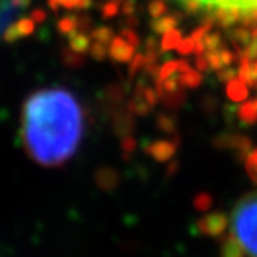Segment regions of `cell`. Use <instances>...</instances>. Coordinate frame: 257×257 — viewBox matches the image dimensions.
Wrapping results in <instances>:
<instances>
[{
    "mask_svg": "<svg viewBox=\"0 0 257 257\" xmlns=\"http://www.w3.org/2000/svg\"><path fill=\"white\" fill-rule=\"evenodd\" d=\"M84 135V113L70 91L44 88L24 107L22 137L33 160L58 166L75 155Z\"/></svg>",
    "mask_w": 257,
    "mask_h": 257,
    "instance_id": "cell-1",
    "label": "cell"
},
{
    "mask_svg": "<svg viewBox=\"0 0 257 257\" xmlns=\"http://www.w3.org/2000/svg\"><path fill=\"white\" fill-rule=\"evenodd\" d=\"M226 232L225 257H257V192L237 201Z\"/></svg>",
    "mask_w": 257,
    "mask_h": 257,
    "instance_id": "cell-2",
    "label": "cell"
},
{
    "mask_svg": "<svg viewBox=\"0 0 257 257\" xmlns=\"http://www.w3.org/2000/svg\"><path fill=\"white\" fill-rule=\"evenodd\" d=\"M181 19H183V16H181L180 13H175V14H172V16H166V17H161V19L154 21V22L151 24V27H152V30H154L155 33L161 34V33H166V31H169L171 28H174V27L178 24V21H181Z\"/></svg>",
    "mask_w": 257,
    "mask_h": 257,
    "instance_id": "cell-3",
    "label": "cell"
},
{
    "mask_svg": "<svg viewBox=\"0 0 257 257\" xmlns=\"http://www.w3.org/2000/svg\"><path fill=\"white\" fill-rule=\"evenodd\" d=\"M132 53H134V48L125 45L122 39H119V38L113 39L112 48H110V54H112L113 58H116L118 61L124 62V61H127L128 58L132 56Z\"/></svg>",
    "mask_w": 257,
    "mask_h": 257,
    "instance_id": "cell-4",
    "label": "cell"
},
{
    "mask_svg": "<svg viewBox=\"0 0 257 257\" xmlns=\"http://www.w3.org/2000/svg\"><path fill=\"white\" fill-rule=\"evenodd\" d=\"M226 10H237L240 14H254L257 10V0H228Z\"/></svg>",
    "mask_w": 257,
    "mask_h": 257,
    "instance_id": "cell-5",
    "label": "cell"
},
{
    "mask_svg": "<svg viewBox=\"0 0 257 257\" xmlns=\"http://www.w3.org/2000/svg\"><path fill=\"white\" fill-rule=\"evenodd\" d=\"M78 28V17L76 16H65L58 22V30L62 34H73Z\"/></svg>",
    "mask_w": 257,
    "mask_h": 257,
    "instance_id": "cell-6",
    "label": "cell"
},
{
    "mask_svg": "<svg viewBox=\"0 0 257 257\" xmlns=\"http://www.w3.org/2000/svg\"><path fill=\"white\" fill-rule=\"evenodd\" d=\"M148 11H149L151 17L160 19V17L168 11V5L164 4V0H152V2L148 5Z\"/></svg>",
    "mask_w": 257,
    "mask_h": 257,
    "instance_id": "cell-7",
    "label": "cell"
},
{
    "mask_svg": "<svg viewBox=\"0 0 257 257\" xmlns=\"http://www.w3.org/2000/svg\"><path fill=\"white\" fill-rule=\"evenodd\" d=\"M70 44L73 47V50L76 51H85L88 48V38L85 34H76L73 33L70 34Z\"/></svg>",
    "mask_w": 257,
    "mask_h": 257,
    "instance_id": "cell-8",
    "label": "cell"
},
{
    "mask_svg": "<svg viewBox=\"0 0 257 257\" xmlns=\"http://www.w3.org/2000/svg\"><path fill=\"white\" fill-rule=\"evenodd\" d=\"M180 36H181V33L177 31V30H169V31H166V36H164V39H163V42H161L163 48H164V50H171V48H174V47L178 44V41H180Z\"/></svg>",
    "mask_w": 257,
    "mask_h": 257,
    "instance_id": "cell-9",
    "label": "cell"
},
{
    "mask_svg": "<svg viewBox=\"0 0 257 257\" xmlns=\"http://www.w3.org/2000/svg\"><path fill=\"white\" fill-rule=\"evenodd\" d=\"M16 28L21 38H25V36H30L34 31V22L31 19H21L16 24Z\"/></svg>",
    "mask_w": 257,
    "mask_h": 257,
    "instance_id": "cell-10",
    "label": "cell"
},
{
    "mask_svg": "<svg viewBox=\"0 0 257 257\" xmlns=\"http://www.w3.org/2000/svg\"><path fill=\"white\" fill-rule=\"evenodd\" d=\"M101 11H102V17L104 19H112V17H115L118 13H119V4L116 2H108V4H104L102 5V8H101Z\"/></svg>",
    "mask_w": 257,
    "mask_h": 257,
    "instance_id": "cell-11",
    "label": "cell"
},
{
    "mask_svg": "<svg viewBox=\"0 0 257 257\" xmlns=\"http://www.w3.org/2000/svg\"><path fill=\"white\" fill-rule=\"evenodd\" d=\"M91 36H93V38L99 42H108L110 39H112L113 31L108 27H101V28H96L93 33H91Z\"/></svg>",
    "mask_w": 257,
    "mask_h": 257,
    "instance_id": "cell-12",
    "label": "cell"
},
{
    "mask_svg": "<svg viewBox=\"0 0 257 257\" xmlns=\"http://www.w3.org/2000/svg\"><path fill=\"white\" fill-rule=\"evenodd\" d=\"M180 4L188 14H197L201 8H203V4L197 2V0H180Z\"/></svg>",
    "mask_w": 257,
    "mask_h": 257,
    "instance_id": "cell-13",
    "label": "cell"
},
{
    "mask_svg": "<svg viewBox=\"0 0 257 257\" xmlns=\"http://www.w3.org/2000/svg\"><path fill=\"white\" fill-rule=\"evenodd\" d=\"M30 19L34 22V24H44L47 21V13L41 8H36L31 11V16H30Z\"/></svg>",
    "mask_w": 257,
    "mask_h": 257,
    "instance_id": "cell-14",
    "label": "cell"
},
{
    "mask_svg": "<svg viewBox=\"0 0 257 257\" xmlns=\"http://www.w3.org/2000/svg\"><path fill=\"white\" fill-rule=\"evenodd\" d=\"M17 38H21V36H19V33H17L16 25L13 24V25L8 27V30H7V33H5V36H4V39H5L7 42H14Z\"/></svg>",
    "mask_w": 257,
    "mask_h": 257,
    "instance_id": "cell-15",
    "label": "cell"
},
{
    "mask_svg": "<svg viewBox=\"0 0 257 257\" xmlns=\"http://www.w3.org/2000/svg\"><path fill=\"white\" fill-rule=\"evenodd\" d=\"M135 8H137V2H135V0H124L121 11H122V14H125V16H132L134 11H135Z\"/></svg>",
    "mask_w": 257,
    "mask_h": 257,
    "instance_id": "cell-16",
    "label": "cell"
},
{
    "mask_svg": "<svg viewBox=\"0 0 257 257\" xmlns=\"http://www.w3.org/2000/svg\"><path fill=\"white\" fill-rule=\"evenodd\" d=\"M10 4L14 10L21 11V10H25L31 4V0H10Z\"/></svg>",
    "mask_w": 257,
    "mask_h": 257,
    "instance_id": "cell-17",
    "label": "cell"
},
{
    "mask_svg": "<svg viewBox=\"0 0 257 257\" xmlns=\"http://www.w3.org/2000/svg\"><path fill=\"white\" fill-rule=\"evenodd\" d=\"M90 19H88V16H85V14H81V16H78V27L82 30V31H87L88 28H90Z\"/></svg>",
    "mask_w": 257,
    "mask_h": 257,
    "instance_id": "cell-18",
    "label": "cell"
},
{
    "mask_svg": "<svg viewBox=\"0 0 257 257\" xmlns=\"http://www.w3.org/2000/svg\"><path fill=\"white\" fill-rule=\"evenodd\" d=\"M121 33H122V36H125V39L132 45H138V38H137V34L132 30H122Z\"/></svg>",
    "mask_w": 257,
    "mask_h": 257,
    "instance_id": "cell-19",
    "label": "cell"
},
{
    "mask_svg": "<svg viewBox=\"0 0 257 257\" xmlns=\"http://www.w3.org/2000/svg\"><path fill=\"white\" fill-rule=\"evenodd\" d=\"M91 54L96 58V59H102L104 58V47L101 44H95L91 47Z\"/></svg>",
    "mask_w": 257,
    "mask_h": 257,
    "instance_id": "cell-20",
    "label": "cell"
},
{
    "mask_svg": "<svg viewBox=\"0 0 257 257\" xmlns=\"http://www.w3.org/2000/svg\"><path fill=\"white\" fill-rule=\"evenodd\" d=\"M178 51H180L181 54H186V53H191V51H192V39H188V41H183V42L180 44V48H178Z\"/></svg>",
    "mask_w": 257,
    "mask_h": 257,
    "instance_id": "cell-21",
    "label": "cell"
},
{
    "mask_svg": "<svg viewBox=\"0 0 257 257\" xmlns=\"http://www.w3.org/2000/svg\"><path fill=\"white\" fill-rule=\"evenodd\" d=\"M125 24L128 25V27H137L138 25V19L135 16H128V19L125 21Z\"/></svg>",
    "mask_w": 257,
    "mask_h": 257,
    "instance_id": "cell-22",
    "label": "cell"
},
{
    "mask_svg": "<svg viewBox=\"0 0 257 257\" xmlns=\"http://www.w3.org/2000/svg\"><path fill=\"white\" fill-rule=\"evenodd\" d=\"M48 7L51 8V11L56 13L59 10V4H58V0H48Z\"/></svg>",
    "mask_w": 257,
    "mask_h": 257,
    "instance_id": "cell-23",
    "label": "cell"
},
{
    "mask_svg": "<svg viewBox=\"0 0 257 257\" xmlns=\"http://www.w3.org/2000/svg\"><path fill=\"white\" fill-rule=\"evenodd\" d=\"M0 4H2V0H0Z\"/></svg>",
    "mask_w": 257,
    "mask_h": 257,
    "instance_id": "cell-24",
    "label": "cell"
},
{
    "mask_svg": "<svg viewBox=\"0 0 257 257\" xmlns=\"http://www.w3.org/2000/svg\"><path fill=\"white\" fill-rule=\"evenodd\" d=\"M116 2H119V0H116Z\"/></svg>",
    "mask_w": 257,
    "mask_h": 257,
    "instance_id": "cell-25",
    "label": "cell"
}]
</instances>
